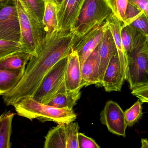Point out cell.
Masks as SVG:
<instances>
[{"instance_id":"obj_1","label":"cell","mask_w":148,"mask_h":148,"mask_svg":"<svg viewBox=\"0 0 148 148\" xmlns=\"http://www.w3.org/2000/svg\"><path fill=\"white\" fill-rule=\"evenodd\" d=\"M74 37L72 32L58 30L49 40L45 41L37 56H32L27 63L18 84L10 92L2 96L7 106H13L25 97H34L51 69L72 51Z\"/></svg>"},{"instance_id":"obj_2","label":"cell","mask_w":148,"mask_h":148,"mask_svg":"<svg viewBox=\"0 0 148 148\" xmlns=\"http://www.w3.org/2000/svg\"><path fill=\"white\" fill-rule=\"evenodd\" d=\"M18 116L32 121H52L58 124H68L77 119L73 110L59 108L42 103L31 97H27L13 105Z\"/></svg>"},{"instance_id":"obj_3","label":"cell","mask_w":148,"mask_h":148,"mask_svg":"<svg viewBox=\"0 0 148 148\" xmlns=\"http://www.w3.org/2000/svg\"><path fill=\"white\" fill-rule=\"evenodd\" d=\"M20 22L21 38L27 52L37 56L41 45L46 40V32L43 22L37 21L21 5L18 0H15Z\"/></svg>"},{"instance_id":"obj_4","label":"cell","mask_w":148,"mask_h":148,"mask_svg":"<svg viewBox=\"0 0 148 148\" xmlns=\"http://www.w3.org/2000/svg\"><path fill=\"white\" fill-rule=\"evenodd\" d=\"M112 13L104 0H85L71 32L76 36L83 35L102 25Z\"/></svg>"},{"instance_id":"obj_5","label":"cell","mask_w":148,"mask_h":148,"mask_svg":"<svg viewBox=\"0 0 148 148\" xmlns=\"http://www.w3.org/2000/svg\"><path fill=\"white\" fill-rule=\"evenodd\" d=\"M67 57L58 62L44 78L33 97L42 103L48 104L54 97L67 91L65 84V73Z\"/></svg>"},{"instance_id":"obj_6","label":"cell","mask_w":148,"mask_h":148,"mask_svg":"<svg viewBox=\"0 0 148 148\" xmlns=\"http://www.w3.org/2000/svg\"><path fill=\"white\" fill-rule=\"evenodd\" d=\"M129 58L127 81L130 90L148 84V49L146 42L136 48Z\"/></svg>"},{"instance_id":"obj_7","label":"cell","mask_w":148,"mask_h":148,"mask_svg":"<svg viewBox=\"0 0 148 148\" xmlns=\"http://www.w3.org/2000/svg\"><path fill=\"white\" fill-rule=\"evenodd\" d=\"M0 8V39L20 42V22L15 1Z\"/></svg>"},{"instance_id":"obj_8","label":"cell","mask_w":148,"mask_h":148,"mask_svg":"<svg viewBox=\"0 0 148 148\" xmlns=\"http://www.w3.org/2000/svg\"><path fill=\"white\" fill-rule=\"evenodd\" d=\"M107 27V23L105 21L83 35H75L72 49L77 53L81 66L99 45Z\"/></svg>"},{"instance_id":"obj_9","label":"cell","mask_w":148,"mask_h":148,"mask_svg":"<svg viewBox=\"0 0 148 148\" xmlns=\"http://www.w3.org/2000/svg\"><path fill=\"white\" fill-rule=\"evenodd\" d=\"M100 116L101 123L107 127L110 132L124 137L126 136L127 125L124 112L117 103L112 100L107 101Z\"/></svg>"},{"instance_id":"obj_10","label":"cell","mask_w":148,"mask_h":148,"mask_svg":"<svg viewBox=\"0 0 148 148\" xmlns=\"http://www.w3.org/2000/svg\"><path fill=\"white\" fill-rule=\"evenodd\" d=\"M125 80L116 53L110 60L99 87H103L106 92H120Z\"/></svg>"},{"instance_id":"obj_11","label":"cell","mask_w":148,"mask_h":148,"mask_svg":"<svg viewBox=\"0 0 148 148\" xmlns=\"http://www.w3.org/2000/svg\"><path fill=\"white\" fill-rule=\"evenodd\" d=\"M85 0H64L57 11L58 30L71 32Z\"/></svg>"},{"instance_id":"obj_12","label":"cell","mask_w":148,"mask_h":148,"mask_svg":"<svg viewBox=\"0 0 148 148\" xmlns=\"http://www.w3.org/2000/svg\"><path fill=\"white\" fill-rule=\"evenodd\" d=\"M106 21L113 37L119 58L121 70L125 79L126 80L128 76L129 58L122 41V22L113 13L111 14Z\"/></svg>"},{"instance_id":"obj_13","label":"cell","mask_w":148,"mask_h":148,"mask_svg":"<svg viewBox=\"0 0 148 148\" xmlns=\"http://www.w3.org/2000/svg\"><path fill=\"white\" fill-rule=\"evenodd\" d=\"M82 76L81 65L78 54L72 50L67 57L65 73V84L67 91L81 90Z\"/></svg>"},{"instance_id":"obj_14","label":"cell","mask_w":148,"mask_h":148,"mask_svg":"<svg viewBox=\"0 0 148 148\" xmlns=\"http://www.w3.org/2000/svg\"><path fill=\"white\" fill-rule=\"evenodd\" d=\"M99 57V82L97 86L99 87L106 69L112 56L117 53L112 34L108 26L103 36L98 45Z\"/></svg>"},{"instance_id":"obj_15","label":"cell","mask_w":148,"mask_h":148,"mask_svg":"<svg viewBox=\"0 0 148 148\" xmlns=\"http://www.w3.org/2000/svg\"><path fill=\"white\" fill-rule=\"evenodd\" d=\"M82 85H98L99 82V57L98 46L81 66Z\"/></svg>"},{"instance_id":"obj_16","label":"cell","mask_w":148,"mask_h":148,"mask_svg":"<svg viewBox=\"0 0 148 148\" xmlns=\"http://www.w3.org/2000/svg\"><path fill=\"white\" fill-rule=\"evenodd\" d=\"M130 26L148 38V19L144 12L129 3L122 27Z\"/></svg>"},{"instance_id":"obj_17","label":"cell","mask_w":148,"mask_h":148,"mask_svg":"<svg viewBox=\"0 0 148 148\" xmlns=\"http://www.w3.org/2000/svg\"><path fill=\"white\" fill-rule=\"evenodd\" d=\"M121 36L128 57L136 48L145 43L147 39L143 34L130 26H122Z\"/></svg>"},{"instance_id":"obj_18","label":"cell","mask_w":148,"mask_h":148,"mask_svg":"<svg viewBox=\"0 0 148 148\" xmlns=\"http://www.w3.org/2000/svg\"><path fill=\"white\" fill-rule=\"evenodd\" d=\"M43 22L46 32V40H48L58 31L57 7L54 0H45Z\"/></svg>"},{"instance_id":"obj_19","label":"cell","mask_w":148,"mask_h":148,"mask_svg":"<svg viewBox=\"0 0 148 148\" xmlns=\"http://www.w3.org/2000/svg\"><path fill=\"white\" fill-rule=\"evenodd\" d=\"M25 69L20 70H0V94L10 92L18 84L25 73Z\"/></svg>"},{"instance_id":"obj_20","label":"cell","mask_w":148,"mask_h":148,"mask_svg":"<svg viewBox=\"0 0 148 148\" xmlns=\"http://www.w3.org/2000/svg\"><path fill=\"white\" fill-rule=\"evenodd\" d=\"M45 148H66V124H58L48 131L45 137Z\"/></svg>"},{"instance_id":"obj_21","label":"cell","mask_w":148,"mask_h":148,"mask_svg":"<svg viewBox=\"0 0 148 148\" xmlns=\"http://www.w3.org/2000/svg\"><path fill=\"white\" fill-rule=\"evenodd\" d=\"M32 55L25 51L20 52L0 60V70H20L25 69Z\"/></svg>"},{"instance_id":"obj_22","label":"cell","mask_w":148,"mask_h":148,"mask_svg":"<svg viewBox=\"0 0 148 148\" xmlns=\"http://www.w3.org/2000/svg\"><path fill=\"white\" fill-rule=\"evenodd\" d=\"M15 113L6 112L0 116V148H10L12 123Z\"/></svg>"},{"instance_id":"obj_23","label":"cell","mask_w":148,"mask_h":148,"mask_svg":"<svg viewBox=\"0 0 148 148\" xmlns=\"http://www.w3.org/2000/svg\"><path fill=\"white\" fill-rule=\"evenodd\" d=\"M81 94L80 90L67 91L56 96L48 104L57 108L73 110L77 102L80 98Z\"/></svg>"},{"instance_id":"obj_24","label":"cell","mask_w":148,"mask_h":148,"mask_svg":"<svg viewBox=\"0 0 148 148\" xmlns=\"http://www.w3.org/2000/svg\"><path fill=\"white\" fill-rule=\"evenodd\" d=\"M25 10L37 21L43 22L45 0H18Z\"/></svg>"},{"instance_id":"obj_25","label":"cell","mask_w":148,"mask_h":148,"mask_svg":"<svg viewBox=\"0 0 148 148\" xmlns=\"http://www.w3.org/2000/svg\"><path fill=\"white\" fill-rule=\"evenodd\" d=\"M23 51L25 50L20 42L0 39V60Z\"/></svg>"},{"instance_id":"obj_26","label":"cell","mask_w":148,"mask_h":148,"mask_svg":"<svg viewBox=\"0 0 148 148\" xmlns=\"http://www.w3.org/2000/svg\"><path fill=\"white\" fill-rule=\"evenodd\" d=\"M142 103L139 99L124 112L127 126L132 127L142 117L143 115Z\"/></svg>"},{"instance_id":"obj_27","label":"cell","mask_w":148,"mask_h":148,"mask_svg":"<svg viewBox=\"0 0 148 148\" xmlns=\"http://www.w3.org/2000/svg\"><path fill=\"white\" fill-rule=\"evenodd\" d=\"M112 13L122 22H124L125 12L129 4V0H104Z\"/></svg>"},{"instance_id":"obj_28","label":"cell","mask_w":148,"mask_h":148,"mask_svg":"<svg viewBox=\"0 0 148 148\" xmlns=\"http://www.w3.org/2000/svg\"><path fill=\"white\" fill-rule=\"evenodd\" d=\"M79 127L77 123L66 124V132L67 138L66 148H79L78 144L79 131Z\"/></svg>"},{"instance_id":"obj_29","label":"cell","mask_w":148,"mask_h":148,"mask_svg":"<svg viewBox=\"0 0 148 148\" xmlns=\"http://www.w3.org/2000/svg\"><path fill=\"white\" fill-rule=\"evenodd\" d=\"M131 94L136 97L143 103H148V84L135 87Z\"/></svg>"},{"instance_id":"obj_30","label":"cell","mask_w":148,"mask_h":148,"mask_svg":"<svg viewBox=\"0 0 148 148\" xmlns=\"http://www.w3.org/2000/svg\"><path fill=\"white\" fill-rule=\"evenodd\" d=\"M79 148H99L100 146L95 140L81 132L78 135Z\"/></svg>"},{"instance_id":"obj_31","label":"cell","mask_w":148,"mask_h":148,"mask_svg":"<svg viewBox=\"0 0 148 148\" xmlns=\"http://www.w3.org/2000/svg\"><path fill=\"white\" fill-rule=\"evenodd\" d=\"M129 3L144 12L148 19V0H129Z\"/></svg>"},{"instance_id":"obj_32","label":"cell","mask_w":148,"mask_h":148,"mask_svg":"<svg viewBox=\"0 0 148 148\" xmlns=\"http://www.w3.org/2000/svg\"><path fill=\"white\" fill-rule=\"evenodd\" d=\"M15 0H0V6L6 5L15 2Z\"/></svg>"},{"instance_id":"obj_33","label":"cell","mask_w":148,"mask_h":148,"mask_svg":"<svg viewBox=\"0 0 148 148\" xmlns=\"http://www.w3.org/2000/svg\"><path fill=\"white\" fill-rule=\"evenodd\" d=\"M141 148H148V140L147 138H142L141 141Z\"/></svg>"},{"instance_id":"obj_34","label":"cell","mask_w":148,"mask_h":148,"mask_svg":"<svg viewBox=\"0 0 148 148\" xmlns=\"http://www.w3.org/2000/svg\"><path fill=\"white\" fill-rule=\"evenodd\" d=\"M64 1V0H54V2L56 3V5H57V11L59 9Z\"/></svg>"},{"instance_id":"obj_35","label":"cell","mask_w":148,"mask_h":148,"mask_svg":"<svg viewBox=\"0 0 148 148\" xmlns=\"http://www.w3.org/2000/svg\"><path fill=\"white\" fill-rule=\"evenodd\" d=\"M146 45H147V47H148V38L147 39V40H146Z\"/></svg>"}]
</instances>
